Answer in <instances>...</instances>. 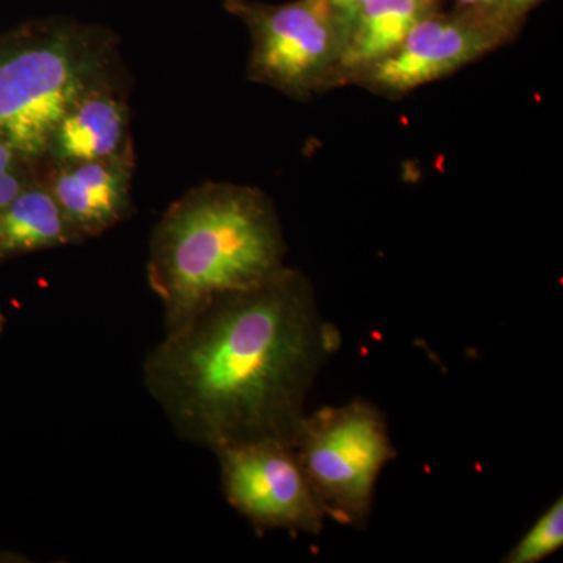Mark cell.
I'll return each mask as SVG.
<instances>
[{"label": "cell", "instance_id": "1", "mask_svg": "<svg viewBox=\"0 0 563 563\" xmlns=\"http://www.w3.org/2000/svg\"><path fill=\"white\" fill-rule=\"evenodd\" d=\"M340 346L312 282L285 266L168 329L143 363V383L177 435L213 454L263 440L291 444Z\"/></svg>", "mask_w": 563, "mask_h": 563}, {"label": "cell", "instance_id": "2", "mask_svg": "<svg viewBox=\"0 0 563 563\" xmlns=\"http://www.w3.org/2000/svg\"><path fill=\"white\" fill-rule=\"evenodd\" d=\"M287 251L276 206L258 188L206 181L185 192L152 231L147 258L165 331L218 296L272 279Z\"/></svg>", "mask_w": 563, "mask_h": 563}, {"label": "cell", "instance_id": "3", "mask_svg": "<svg viewBox=\"0 0 563 563\" xmlns=\"http://www.w3.org/2000/svg\"><path fill=\"white\" fill-rule=\"evenodd\" d=\"M110 87H124V77L106 29L49 20L0 35V139L40 169L66 111Z\"/></svg>", "mask_w": 563, "mask_h": 563}, {"label": "cell", "instance_id": "4", "mask_svg": "<svg viewBox=\"0 0 563 563\" xmlns=\"http://www.w3.org/2000/svg\"><path fill=\"white\" fill-rule=\"evenodd\" d=\"M291 446L325 518L366 529L377 481L398 455L383 410L354 398L306 412Z\"/></svg>", "mask_w": 563, "mask_h": 563}, {"label": "cell", "instance_id": "5", "mask_svg": "<svg viewBox=\"0 0 563 563\" xmlns=\"http://www.w3.org/2000/svg\"><path fill=\"white\" fill-rule=\"evenodd\" d=\"M229 9L250 29L247 79L299 101L335 88L347 33L324 0H231Z\"/></svg>", "mask_w": 563, "mask_h": 563}, {"label": "cell", "instance_id": "6", "mask_svg": "<svg viewBox=\"0 0 563 563\" xmlns=\"http://www.w3.org/2000/svg\"><path fill=\"white\" fill-rule=\"evenodd\" d=\"M520 22L498 11H432L390 55L362 74L354 85L388 99L442 80L498 51L514 38Z\"/></svg>", "mask_w": 563, "mask_h": 563}, {"label": "cell", "instance_id": "7", "mask_svg": "<svg viewBox=\"0 0 563 563\" xmlns=\"http://www.w3.org/2000/svg\"><path fill=\"white\" fill-rule=\"evenodd\" d=\"M214 455L225 499L252 525L310 536L322 532L328 518L291 444L263 440L222 448Z\"/></svg>", "mask_w": 563, "mask_h": 563}, {"label": "cell", "instance_id": "8", "mask_svg": "<svg viewBox=\"0 0 563 563\" xmlns=\"http://www.w3.org/2000/svg\"><path fill=\"white\" fill-rule=\"evenodd\" d=\"M135 154L46 166L40 179L81 242L101 236L132 213Z\"/></svg>", "mask_w": 563, "mask_h": 563}, {"label": "cell", "instance_id": "9", "mask_svg": "<svg viewBox=\"0 0 563 563\" xmlns=\"http://www.w3.org/2000/svg\"><path fill=\"white\" fill-rule=\"evenodd\" d=\"M133 154L124 87L102 88L74 103L58 122L41 168Z\"/></svg>", "mask_w": 563, "mask_h": 563}, {"label": "cell", "instance_id": "10", "mask_svg": "<svg viewBox=\"0 0 563 563\" xmlns=\"http://www.w3.org/2000/svg\"><path fill=\"white\" fill-rule=\"evenodd\" d=\"M440 0H368L352 24L335 87L354 85L365 70L390 55Z\"/></svg>", "mask_w": 563, "mask_h": 563}, {"label": "cell", "instance_id": "11", "mask_svg": "<svg viewBox=\"0 0 563 563\" xmlns=\"http://www.w3.org/2000/svg\"><path fill=\"white\" fill-rule=\"evenodd\" d=\"M80 243V236L41 179L0 209V263Z\"/></svg>", "mask_w": 563, "mask_h": 563}, {"label": "cell", "instance_id": "12", "mask_svg": "<svg viewBox=\"0 0 563 563\" xmlns=\"http://www.w3.org/2000/svg\"><path fill=\"white\" fill-rule=\"evenodd\" d=\"M563 547V499H555L547 512L537 518L520 542L504 555V563H539Z\"/></svg>", "mask_w": 563, "mask_h": 563}, {"label": "cell", "instance_id": "13", "mask_svg": "<svg viewBox=\"0 0 563 563\" xmlns=\"http://www.w3.org/2000/svg\"><path fill=\"white\" fill-rule=\"evenodd\" d=\"M40 179V166L0 139V209Z\"/></svg>", "mask_w": 563, "mask_h": 563}, {"label": "cell", "instance_id": "14", "mask_svg": "<svg viewBox=\"0 0 563 563\" xmlns=\"http://www.w3.org/2000/svg\"><path fill=\"white\" fill-rule=\"evenodd\" d=\"M331 9L333 16L343 25L347 36H350L352 24L357 18L358 11L368 0H324Z\"/></svg>", "mask_w": 563, "mask_h": 563}, {"label": "cell", "instance_id": "15", "mask_svg": "<svg viewBox=\"0 0 563 563\" xmlns=\"http://www.w3.org/2000/svg\"><path fill=\"white\" fill-rule=\"evenodd\" d=\"M539 2L540 0H504V9L514 21L520 22L521 18Z\"/></svg>", "mask_w": 563, "mask_h": 563}, {"label": "cell", "instance_id": "16", "mask_svg": "<svg viewBox=\"0 0 563 563\" xmlns=\"http://www.w3.org/2000/svg\"><path fill=\"white\" fill-rule=\"evenodd\" d=\"M457 2L461 9L498 11V13L507 14L504 9V0H457Z\"/></svg>", "mask_w": 563, "mask_h": 563}]
</instances>
